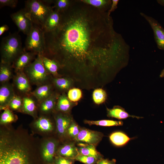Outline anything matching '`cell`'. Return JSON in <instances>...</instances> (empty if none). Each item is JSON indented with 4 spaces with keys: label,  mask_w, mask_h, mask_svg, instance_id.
I'll list each match as a JSON object with an SVG mask.
<instances>
[{
    "label": "cell",
    "mask_w": 164,
    "mask_h": 164,
    "mask_svg": "<svg viewBox=\"0 0 164 164\" xmlns=\"http://www.w3.org/2000/svg\"><path fill=\"white\" fill-rule=\"evenodd\" d=\"M56 103L55 96H51L39 104V115H51L55 111Z\"/></svg>",
    "instance_id": "obj_17"
},
{
    "label": "cell",
    "mask_w": 164,
    "mask_h": 164,
    "mask_svg": "<svg viewBox=\"0 0 164 164\" xmlns=\"http://www.w3.org/2000/svg\"><path fill=\"white\" fill-rule=\"evenodd\" d=\"M37 55L33 53L26 51L24 48L22 52L18 56L12 64L15 73L23 71L24 68L36 58Z\"/></svg>",
    "instance_id": "obj_14"
},
{
    "label": "cell",
    "mask_w": 164,
    "mask_h": 164,
    "mask_svg": "<svg viewBox=\"0 0 164 164\" xmlns=\"http://www.w3.org/2000/svg\"><path fill=\"white\" fill-rule=\"evenodd\" d=\"M16 95L13 84L9 82L2 84L0 87V111L8 108L9 104Z\"/></svg>",
    "instance_id": "obj_13"
},
{
    "label": "cell",
    "mask_w": 164,
    "mask_h": 164,
    "mask_svg": "<svg viewBox=\"0 0 164 164\" xmlns=\"http://www.w3.org/2000/svg\"><path fill=\"white\" fill-rule=\"evenodd\" d=\"M140 15L149 22L153 31L158 48L164 50V29L157 21L151 16L141 12Z\"/></svg>",
    "instance_id": "obj_12"
},
{
    "label": "cell",
    "mask_w": 164,
    "mask_h": 164,
    "mask_svg": "<svg viewBox=\"0 0 164 164\" xmlns=\"http://www.w3.org/2000/svg\"><path fill=\"white\" fill-rule=\"evenodd\" d=\"M84 2L94 7L107 11L110 8L112 1L110 0H83Z\"/></svg>",
    "instance_id": "obj_27"
},
{
    "label": "cell",
    "mask_w": 164,
    "mask_h": 164,
    "mask_svg": "<svg viewBox=\"0 0 164 164\" xmlns=\"http://www.w3.org/2000/svg\"><path fill=\"white\" fill-rule=\"evenodd\" d=\"M42 61L44 67L48 73L55 76L58 75L60 67L56 61L42 55Z\"/></svg>",
    "instance_id": "obj_23"
},
{
    "label": "cell",
    "mask_w": 164,
    "mask_h": 164,
    "mask_svg": "<svg viewBox=\"0 0 164 164\" xmlns=\"http://www.w3.org/2000/svg\"><path fill=\"white\" fill-rule=\"evenodd\" d=\"M10 17L20 31L27 36L29 33L33 23L26 16L24 9L12 14Z\"/></svg>",
    "instance_id": "obj_10"
},
{
    "label": "cell",
    "mask_w": 164,
    "mask_h": 164,
    "mask_svg": "<svg viewBox=\"0 0 164 164\" xmlns=\"http://www.w3.org/2000/svg\"><path fill=\"white\" fill-rule=\"evenodd\" d=\"M54 85L59 89L65 90L68 89L71 84L70 81L66 78L56 77L52 79Z\"/></svg>",
    "instance_id": "obj_30"
},
{
    "label": "cell",
    "mask_w": 164,
    "mask_h": 164,
    "mask_svg": "<svg viewBox=\"0 0 164 164\" xmlns=\"http://www.w3.org/2000/svg\"><path fill=\"white\" fill-rule=\"evenodd\" d=\"M22 105V97L16 94L9 102L8 108L13 112H21Z\"/></svg>",
    "instance_id": "obj_29"
},
{
    "label": "cell",
    "mask_w": 164,
    "mask_h": 164,
    "mask_svg": "<svg viewBox=\"0 0 164 164\" xmlns=\"http://www.w3.org/2000/svg\"><path fill=\"white\" fill-rule=\"evenodd\" d=\"M32 134L47 137L56 135L55 121L53 115H39L29 125Z\"/></svg>",
    "instance_id": "obj_5"
},
{
    "label": "cell",
    "mask_w": 164,
    "mask_h": 164,
    "mask_svg": "<svg viewBox=\"0 0 164 164\" xmlns=\"http://www.w3.org/2000/svg\"><path fill=\"white\" fill-rule=\"evenodd\" d=\"M74 159L85 164H96L98 160L93 157L84 155L79 154Z\"/></svg>",
    "instance_id": "obj_34"
},
{
    "label": "cell",
    "mask_w": 164,
    "mask_h": 164,
    "mask_svg": "<svg viewBox=\"0 0 164 164\" xmlns=\"http://www.w3.org/2000/svg\"><path fill=\"white\" fill-rule=\"evenodd\" d=\"M60 19V12L53 10L46 21L43 29L44 32H49L55 29L59 24Z\"/></svg>",
    "instance_id": "obj_20"
},
{
    "label": "cell",
    "mask_w": 164,
    "mask_h": 164,
    "mask_svg": "<svg viewBox=\"0 0 164 164\" xmlns=\"http://www.w3.org/2000/svg\"><path fill=\"white\" fill-rule=\"evenodd\" d=\"M107 115L109 117L119 119H125L128 117L135 118L138 119L142 117L130 115L125 109L118 106H114L112 109L107 108Z\"/></svg>",
    "instance_id": "obj_21"
},
{
    "label": "cell",
    "mask_w": 164,
    "mask_h": 164,
    "mask_svg": "<svg viewBox=\"0 0 164 164\" xmlns=\"http://www.w3.org/2000/svg\"><path fill=\"white\" fill-rule=\"evenodd\" d=\"M85 124L89 125H96L103 126H112L122 125L123 123L122 121H116L109 120H103L98 121H90L86 120L84 121Z\"/></svg>",
    "instance_id": "obj_28"
},
{
    "label": "cell",
    "mask_w": 164,
    "mask_h": 164,
    "mask_svg": "<svg viewBox=\"0 0 164 164\" xmlns=\"http://www.w3.org/2000/svg\"><path fill=\"white\" fill-rule=\"evenodd\" d=\"M60 143L56 136L39 138V152L45 164H53Z\"/></svg>",
    "instance_id": "obj_7"
},
{
    "label": "cell",
    "mask_w": 164,
    "mask_h": 164,
    "mask_svg": "<svg viewBox=\"0 0 164 164\" xmlns=\"http://www.w3.org/2000/svg\"><path fill=\"white\" fill-rule=\"evenodd\" d=\"M116 161L115 159L109 160L102 158L98 160L96 164H116Z\"/></svg>",
    "instance_id": "obj_38"
},
{
    "label": "cell",
    "mask_w": 164,
    "mask_h": 164,
    "mask_svg": "<svg viewBox=\"0 0 164 164\" xmlns=\"http://www.w3.org/2000/svg\"><path fill=\"white\" fill-rule=\"evenodd\" d=\"M111 142L117 146H121L126 144L130 139L126 135L121 132H116L109 136Z\"/></svg>",
    "instance_id": "obj_26"
},
{
    "label": "cell",
    "mask_w": 164,
    "mask_h": 164,
    "mask_svg": "<svg viewBox=\"0 0 164 164\" xmlns=\"http://www.w3.org/2000/svg\"><path fill=\"white\" fill-rule=\"evenodd\" d=\"M103 134L101 132L86 128H81L75 140L78 142L96 146L101 141Z\"/></svg>",
    "instance_id": "obj_11"
},
{
    "label": "cell",
    "mask_w": 164,
    "mask_h": 164,
    "mask_svg": "<svg viewBox=\"0 0 164 164\" xmlns=\"http://www.w3.org/2000/svg\"><path fill=\"white\" fill-rule=\"evenodd\" d=\"M23 72L31 84L38 86L50 82V74L44 67L41 55H37L34 60L24 68Z\"/></svg>",
    "instance_id": "obj_4"
},
{
    "label": "cell",
    "mask_w": 164,
    "mask_h": 164,
    "mask_svg": "<svg viewBox=\"0 0 164 164\" xmlns=\"http://www.w3.org/2000/svg\"><path fill=\"white\" fill-rule=\"evenodd\" d=\"M77 148L79 154L93 157L97 160L102 158V155L96 149V146L91 144L79 142Z\"/></svg>",
    "instance_id": "obj_19"
},
{
    "label": "cell",
    "mask_w": 164,
    "mask_h": 164,
    "mask_svg": "<svg viewBox=\"0 0 164 164\" xmlns=\"http://www.w3.org/2000/svg\"><path fill=\"white\" fill-rule=\"evenodd\" d=\"M12 64L1 61L0 64V82L2 84L8 82L14 76Z\"/></svg>",
    "instance_id": "obj_22"
},
{
    "label": "cell",
    "mask_w": 164,
    "mask_h": 164,
    "mask_svg": "<svg viewBox=\"0 0 164 164\" xmlns=\"http://www.w3.org/2000/svg\"><path fill=\"white\" fill-rule=\"evenodd\" d=\"M106 97L105 91L102 89H96L93 92V99L96 104H99L102 103L105 101Z\"/></svg>",
    "instance_id": "obj_32"
},
{
    "label": "cell",
    "mask_w": 164,
    "mask_h": 164,
    "mask_svg": "<svg viewBox=\"0 0 164 164\" xmlns=\"http://www.w3.org/2000/svg\"><path fill=\"white\" fill-rule=\"evenodd\" d=\"M60 12L58 26L44 32L43 54L56 61L60 68L69 67L74 60L79 63L88 59L106 63L117 61L129 53V45L114 30L108 12L82 0H71Z\"/></svg>",
    "instance_id": "obj_1"
},
{
    "label": "cell",
    "mask_w": 164,
    "mask_h": 164,
    "mask_svg": "<svg viewBox=\"0 0 164 164\" xmlns=\"http://www.w3.org/2000/svg\"><path fill=\"white\" fill-rule=\"evenodd\" d=\"M80 130L77 124L72 121L67 131L66 140H68L69 139L75 140L80 132Z\"/></svg>",
    "instance_id": "obj_31"
},
{
    "label": "cell",
    "mask_w": 164,
    "mask_h": 164,
    "mask_svg": "<svg viewBox=\"0 0 164 164\" xmlns=\"http://www.w3.org/2000/svg\"><path fill=\"white\" fill-rule=\"evenodd\" d=\"M79 154L77 148L73 142L66 140L61 142L56 153V155L75 159Z\"/></svg>",
    "instance_id": "obj_16"
},
{
    "label": "cell",
    "mask_w": 164,
    "mask_h": 164,
    "mask_svg": "<svg viewBox=\"0 0 164 164\" xmlns=\"http://www.w3.org/2000/svg\"><path fill=\"white\" fill-rule=\"evenodd\" d=\"M51 84L48 83L37 86L32 92L31 95L39 104L53 94Z\"/></svg>",
    "instance_id": "obj_18"
},
{
    "label": "cell",
    "mask_w": 164,
    "mask_h": 164,
    "mask_svg": "<svg viewBox=\"0 0 164 164\" xmlns=\"http://www.w3.org/2000/svg\"><path fill=\"white\" fill-rule=\"evenodd\" d=\"M157 1L159 4L162 6H164V0H158Z\"/></svg>",
    "instance_id": "obj_41"
},
{
    "label": "cell",
    "mask_w": 164,
    "mask_h": 164,
    "mask_svg": "<svg viewBox=\"0 0 164 164\" xmlns=\"http://www.w3.org/2000/svg\"><path fill=\"white\" fill-rule=\"evenodd\" d=\"M75 159L56 155L53 164H74Z\"/></svg>",
    "instance_id": "obj_36"
},
{
    "label": "cell",
    "mask_w": 164,
    "mask_h": 164,
    "mask_svg": "<svg viewBox=\"0 0 164 164\" xmlns=\"http://www.w3.org/2000/svg\"><path fill=\"white\" fill-rule=\"evenodd\" d=\"M9 29L8 26L6 25H4L0 27V36H1L5 31H7Z\"/></svg>",
    "instance_id": "obj_40"
},
{
    "label": "cell",
    "mask_w": 164,
    "mask_h": 164,
    "mask_svg": "<svg viewBox=\"0 0 164 164\" xmlns=\"http://www.w3.org/2000/svg\"><path fill=\"white\" fill-rule=\"evenodd\" d=\"M13 85L18 95L23 97L31 95V84L23 71L15 73L13 77Z\"/></svg>",
    "instance_id": "obj_9"
},
{
    "label": "cell",
    "mask_w": 164,
    "mask_h": 164,
    "mask_svg": "<svg viewBox=\"0 0 164 164\" xmlns=\"http://www.w3.org/2000/svg\"><path fill=\"white\" fill-rule=\"evenodd\" d=\"M118 0H112L110 9L108 11V14L110 15V14L114 11L117 8V5L119 2Z\"/></svg>",
    "instance_id": "obj_39"
},
{
    "label": "cell",
    "mask_w": 164,
    "mask_h": 164,
    "mask_svg": "<svg viewBox=\"0 0 164 164\" xmlns=\"http://www.w3.org/2000/svg\"><path fill=\"white\" fill-rule=\"evenodd\" d=\"M68 98L71 101L76 102L78 101L82 97V92L78 88H73L70 89L67 94Z\"/></svg>",
    "instance_id": "obj_33"
},
{
    "label": "cell",
    "mask_w": 164,
    "mask_h": 164,
    "mask_svg": "<svg viewBox=\"0 0 164 164\" xmlns=\"http://www.w3.org/2000/svg\"><path fill=\"white\" fill-rule=\"evenodd\" d=\"M27 36L24 49L37 55H43L45 50L44 32L43 29L33 24L31 30Z\"/></svg>",
    "instance_id": "obj_6"
},
{
    "label": "cell",
    "mask_w": 164,
    "mask_h": 164,
    "mask_svg": "<svg viewBox=\"0 0 164 164\" xmlns=\"http://www.w3.org/2000/svg\"><path fill=\"white\" fill-rule=\"evenodd\" d=\"M160 77H164V68L162 71L160 75Z\"/></svg>",
    "instance_id": "obj_42"
},
{
    "label": "cell",
    "mask_w": 164,
    "mask_h": 164,
    "mask_svg": "<svg viewBox=\"0 0 164 164\" xmlns=\"http://www.w3.org/2000/svg\"><path fill=\"white\" fill-rule=\"evenodd\" d=\"M70 0H54L53 4L55 9L61 12L65 10L68 7Z\"/></svg>",
    "instance_id": "obj_35"
},
{
    "label": "cell",
    "mask_w": 164,
    "mask_h": 164,
    "mask_svg": "<svg viewBox=\"0 0 164 164\" xmlns=\"http://www.w3.org/2000/svg\"><path fill=\"white\" fill-rule=\"evenodd\" d=\"M18 119L17 116L9 108H7L4 110L0 115V125H12Z\"/></svg>",
    "instance_id": "obj_24"
},
{
    "label": "cell",
    "mask_w": 164,
    "mask_h": 164,
    "mask_svg": "<svg viewBox=\"0 0 164 164\" xmlns=\"http://www.w3.org/2000/svg\"><path fill=\"white\" fill-rule=\"evenodd\" d=\"M24 9L26 16L32 23L43 29L47 18L53 10L50 5L40 0L26 1Z\"/></svg>",
    "instance_id": "obj_2"
},
{
    "label": "cell",
    "mask_w": 164,
    "mask_h": 164,
    "mask_svg": "<svg viewBox=\"0 0 164 164\" xmlns=\"http://www.w3.org/2000/svg\"><path fill=\"white\" fill-rule=\"evenodd\" d=\"M70 101L64 94L60 96L56 103L55 111L65 113L68 112L71 107Z\"/></svg>",
    "instance_id": "obj_25"
},
{
    "label": "cell",
    "mask_w": 164,
    "mask_h": 164,
    "mask_svg": "<svg viewBox=\"0 0 164 164\" xmlns=\"http://www.w3.org/2000/svg\"><path fill=\"white\" fill-rule=\"evenodd\" d=\"M55 121L56 136L61 142L66 140L67 129L72 121L66 113L55 111L52 114Z\"/></svg>",
    "instance_id": "obj_8"
},
{
    "label": "cell",
    "mask_w": 164,
    "mask_h": 164,
    "mask_svg": "<svg viewBox=\"0 0 164 164\" xmlns=\"http://www.w3.org/2000/svg\"><path fill=\"white\" fill-rule=\"evenodd\" d=\"M32 95L22 97L23 105L21 113L32 116L35 119L38 116L39 103Z\"/></svg>",
    "instance_id": "obj_15"
},
{
    "label": "cell",
    "mask_w": 164,
    "mask_h": 164,
    "mask_svg": "<svg viewBox=\"0 0 164 164\" xmlns=\"http://www.w3.org/2000/svg\"><path fill=\"white\" fill-rule=\"evenodd\" d=\"M17 0H0L1 7L8 6L11 8L15 7L17 4Z\"/></svg>",
    "instance_id": "obj_37"
},
{
    "label": "cell",
    "mask_w": 164,
    "mask_h": 164,
    "mask_svg": "<svg viewBox=\"0 0 164 164\" xmlns=\"http://www.w3.org/2000/svg\"><path fill=\"white\" fill-rule=\"evenodd\" d=\"M21 38L17 32L3 37L0 45L1 61L12 64L22 52Z\"/></svg>",
    "instance_id": "obj_3"
}]
</instances>
